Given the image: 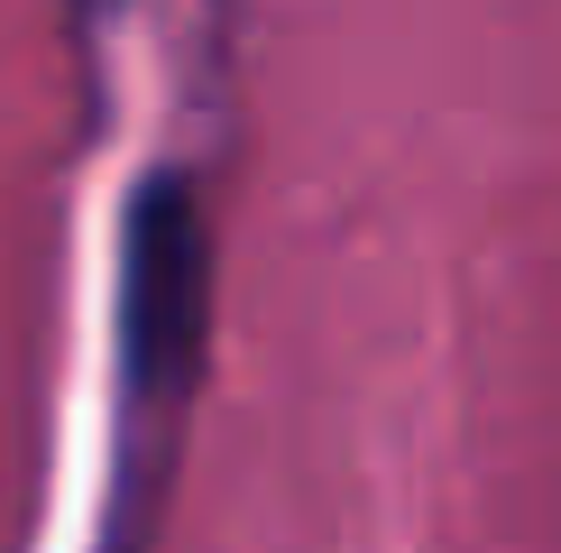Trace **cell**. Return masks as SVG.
<instances>
[{"label":"cell","mask_w":561,"mask_h":553,"mask_svg":"<svg viewBox=\"0 0 561 553\" xmlns=\"http://www.w3.org/2000/svg\"><path fill=\"white\" fill-rule=\"evenodd\" d=\"M203 323H213V230L194 176L148 167L121 213V387L129 415L167 425L203 379Z\"/></svg>","instance_id":"1"}]
</instances>
